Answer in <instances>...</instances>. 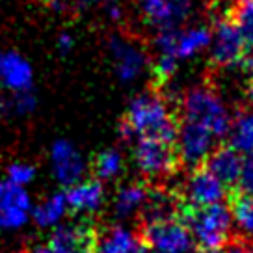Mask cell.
I'll use <instances>...</instances> for the list:
<instances>
[{
	"mask_svg": "<svg viewBox=\"0 0 253 253\" xmlns=\"http://www.w3.org/2000/svg\"><path fill=\"white\" fill-rule=\"evenodd\" d=\"M119 136L125 142H136L138 138H155L175 143L179 134V123L168 106L160 91L136 95L130 101L118 126Z\"/></svg>",
	"mask_w": 253,
	"mask_h": 253,
	"instance_id": "1",
	"label": "cell"
},
{
	"mask_svg": "<svg viewBox=\"0 0 253 253\" xmlns=\"http://www.w3.org/2000/svg\"><path fill=\"white\" fill-rule=\"evenodd\" d=\"M177 218L205 253L220 252L231 242L233 216L231 209L221 203L211 207H192L181 203Z\"/></svg>",
	"mask_w": 253,
	"mask_h": 253,
	"instance_id": "2",
	"label": "cell"
},
{
	"mask_svg": "<svg viewBox=\"0 0 253 253\" xmlns=\"http://www.w3.org/2000/svg\"><path fill=\"white\" fill-rule=\"evenodd\" d=\"M181 121L201 125L216 140L227 136L233 119L221 95L212 84H199L190 87L181 99Z\"/></svg>",
	"mask_w": 253,
	"mask_h": 253,
	"instance_id": "3",
	"label": "cell"
},
{
	"mask_svg": "<svg viewBox=\"0 0 253 253\" xmlns=\"http://www.w3.org/2000/svg\"><path fill=\"white\" fill-rule=\"evenodd\" d=\"M132 155H134L136 168L149 181L169 179L181 168L179 153L173 147V143L155 140V138H138Z\"/></svg>",
	"mask_w": 253,
	"mask_h": 253,
	"instance_id": "4",
	"label": "cell"
},
{
	"mask_svg": "<svg viewBox=\"0 0 253 253\" xmlns=\"http://www.w3.org/2000/svg\"><path fill=\"white\" fill-rule=\"evenodd\" d=\"M212 43V30L205 24H198L186 30H162L157 32L153 47L157 54L171 56L177 62L190 60Z\"/></svg>",
	"mask_w": 253,
	"mask_h": 253,
	"instance_id": "5",
	"label": "cell"
},
{
	"mask_svg": "<svg viewBox=\"0 0 253 253\" xmlns=\"http://www.w3.org/2000/svg\"><path fill=\"white\" fill-rule=\"evenodd\" d=\"M246 52V41L233 15L216 19L211 43V65L214 69H242Z\"/></svg>",
	"mask_w": 253,
	"mask_h": 253,
	"instance_id": "6",
	"label": "cell"
},
{
	"mask_svg": "<svg viewBox=\"0 0 253 253\" xmlns=\"http://www.w3.org/2000/svg\"><path fill=\"white\" fill-rule=\"evenodd\" d=\"M106 50L114 65V71L121 82L138 80L149 67V56L145 48L126 34L121 32L110 34L106 40Z\"/></svg>",
	"mask_w": 253,
	"mask_h": 253,
	"instance_id": "7",
	"label": "cell"
},
{
	"mask_svg": "<svg viewBox=\"0 0 253 253\" xmlns=\"http://www.w3.org/2000/svg\"><path fill=\"white\" fill-rule=\"evenodd\" d=\"M142 244L155 253H192V235L179 220L157 221L140 227Z\"/></svg>",
	"mask_w": 253,
	"mask_h": 253,
	"instance_id": "8",
	"label": "cell"
},
{
	"mask_svg": "<svg viewBox=\"0 0 253 253\" xmlns=\"http://www.w3.org/2000/svg\"><path fill=\"white\" fill-rule=\"evenodd\" d=\"M218 142L207 128L201 125L179 121V134H177V153L182 166L186 168H201L203 162L211 157L214 151V143Z\"/></svg>",
	"mask_w": 253,
	"mask_h": 253,
	"instance_id": "9",
	"label": "cell"
},
{
	"mask_svg": "<svg viewBox=\"0 0 253 253\" xmlns=\"http://www.w3.org/2000/svg\"><path fill=\"white\" fill-rule=\"evenodd\" d=\"M32 198L26 188L0 179V231H17L32 218Z\"/></svg>",
	"mask_w": 253,
	"mask_h": 253,
	"instance_id": "10",
	"label": "cell"
},
{
	"mask_svg": "<svg viewBox=\"0 0 253 253\" xmlns=\"http://www.w3.org/2000/svg\"><path fill=\"white\" fill-rule=\"evenodd\" d=\"M50 168L56 181L69 188L84 181L87 164L82 153L69 140H56L50 147Z\"/></svg>",
	"mask_w": 253,
	"mask_h": 253,
	"instance_id": "11",
	"label": "cell"
},
{
	"mask_svg": "<svg viewBox=\"0 0 253 253\" xmlns=\"http://www.w3.org/2000/svg\"><path fill=\"white\" fill-rule=\"evenodd\" d=\"M182 203L192 207H211L218 205L223 196L225 188L207 168H196L186 177V181L181 188Z\"/></svg>",
	"mask_w": 253,
	"mask_h": 253,
	"instance_id": "12",
	"label": "cell"
},
{
	"mask_svg": "<svg viewBox=\"0 0 253 253\" xmlns=\"http://www.w3.org/2000/svg\"><path fill=\"white\" fill-rule=\"evenodd\" d=\"M0 86L9 93L34 89V67L15 50H0Z\"/></svg>",
	"mask_w": 253,
	"mask_h": 253,
	"instance_id": "13",
	"label": "cell"
},
{
	"mask_svg": "<svg viewBox=\"0 0 253 253\" xmlns=\"http://www.w3.org/2000/svg\"><path fill=\"white\" fill-rule=\"evenodd\" d=\"M65 201L73 214H93L97 212L104 203L106 190L104 184L97 179H86L77 184H73L63 192Z\"/></svg>",
	"mask_w": 253,
	"mask_h": 253,
	"instance_id": "14",
	"label": "cell"
},
{
	"mask_svg": "<svg viewBox=\"0 0 253 253\" xmlns=\"http://www.w3.org/2000/svg\"><path fill=\"white\" fill-rule=\"evenodd\" d=\"M244 158L240 153L227 147H218L207 158V169L223 184V186H238L240 173H242Z\"/></svg>",
	"mask_w": 253,
	"mask_h": 253,
	"instance_id": "15",
	"label": "cell"
},
{
	"mask_svg": "<svg viewBox=\"0 0 253 253\" xmlns=\"http://www.w3.org/2000/svg\"><path fill=\"white\" fill-rule=\"evenodd\" d=\"M149 188L145 182H128L119 186L114 198V214L119 220L132 218L136 212H142L143 205L149 196Z\"/></svg>",
	"mask_w": 253,
	"mask_h": 253,
	"instance_id": "16",
	"label": "cell"
},
{
	"mask_svg": "<svg viewBox=\"0 0 253 253\" xmlns=\"http://www.w3.org/2000/svg\"><path fill=\"white\" fill-rule=\"evenodd\" d=\"M67 212H69V207L65 201V194L54 192V194H50L48 198H45L41 203L34 207L32 220L36 221V225L41 229H54L62 223Z\"/></svg>",
	"mask_w": 253,
	"mask_h": 253,
	"instance_id": "17",
	"label": "cell"
},
{
	"mask_svg": "<svg viewBox=\"0 0 253 253\" xmlns=\"http://www.w3.org/2000/svg\"><path fill=\"white\" fill-rule=\"evenodd\" d=\"M231 216L240 233V240L253 244V196H244L238 190H231Z\"/></svg>",
	"mask_w": 253,
	"mask_h": 253,
	"instance_id": "18",
	"label": "cell"
},
{
	"mask_svg": "<svg viewBox=\"0 0 253 253\" xmlns=\"http://www.w3.org/2000/svg\"><path fill=\"white\" fill-rule=\"evenodd\" d=\"M229 147L240 155L253 153V114L238 110L237 116L231 119L229 126Z\"/></svg>",
	"mask_w": 253,
	"mask_h": 253,
	"instance_id": "19",
	"label": "cell"
},
{
	"mask_svg": "<svg viewBox=\"0 0 253 253\" xmlns=\"http://www.w3.org/2000/svg\"><path fill=\"white\" fill-rule=\"evenodd\" d=\"M138 9H140V17L143 19V23L157 32L177 28L166 0H138Z\"/></svg>",
	"mask_w": 253,
	"mask_h": 253,
	"instance_id": "20",
	"label": "cell"
},
{
	"mask_svg": "<svg viewBox=\"0 0 253 253\" xmlns=\"http://www.w3.org/2000/svg\"><path fill=\"white\" fill-rule=\"evenodd\" d=\"M142 240L132 235L125 227H112L104 235L101 246L97 248L99 253H138L142 248Z\"/></svg>",
	"mask_w": 253,
	"mask_h": 253,
	"instance_id": "21",
	"label": "cell"
},
{
	"mask_svg": "<svg viewBox=\"0 0 253 253\" xmlns=\"http://www.w3.org/2000/svg\"><path fill=\"white\" fill-rule=\"evenodd\" d=\"M91 169H93V175L97 181L101 182L116 181L119 175L123 173V169H125V158L121 155V151L118 149L101 151L93 158Z\"/></svg>",
	"mask_w": 253,
	"mask_h": 253,
	"instance_id": "22",
	"label": "cell"
},
{
	"mask_svg": "<svg viewBox=\"0 0 253 253\" xmlns=\"http://www.w3.org/2000/svg\"><path fill=\"white\" fill-rule=\"evenodd\" d=\"M237 26L240 28V34L246 41V56L253 58V2H242L238 4L235 11L231 13Z\"/></svg>",
	"mask_w": 253,
	"mask_h": 253,
	"instance_id": "23",
	"label": "cell"
},
{
	"mask_svg": "<svg viewBox=\"0 0 253 253\" xmlns=\"http://www.w3.org/2000/svg\"><path fill=\"white\" fill-rule=\"evenodd\" d=\"M38 104V99L32 91H21V93H9L8 97L2 99L0 103V110L4 114H15V116H28L34 112Z\"/></svg>",
	"mask_w": 253,
	"mask_h": 253,
	"instance_id": "24",
	"label": "cell"
},
{
	"mask_svg": "<svg viewBox=\"0 0 253 253\" xmlns=\"http://www.w3.org/2000/svg\"><path fill=\"white\" fill-rule=\"evenodd\" d=\"M6 179L17 186L26 188L36 179V166H32L28 162H13L6 168Z\"/></svg>",
	"mask_w": 253,
	"mask_h": 253,
	"instance_id": "25",
	"label": "cell"
},
{
	"mask_svg": "<svg viewBox=\"0 0 253 253\" xmlns=\"http://www.w3.org/2000/svg\"><path fill=\"white\" fill-rule=\"evenodd\" d=\"M166 4L168 8H169V11H171L175 26L179 28V26H182L190 17L194 15L198 0H166Z\"/></svg>",
	"mask_w": 253,
	"mask_h": 253,
	"instance_id": "26",
	"label": "cell"
},
{
	"mask_svg": "<svg viewBox=\"0 0 253 253\" xmlns=\"http://www.w3.org/2000/svg\"><path fill=\"white\" fill-rule=\"evenodd\" d=\"M238 192L244 196H253V153L246 155L242 162V173L238 181Z\"/></svg>",
	"mask_w": 253,
	"mask_h": 253,
	"instance_id": "27",
	"label": "cell"
},
{
	"mask_svg": "<svg viewBox=\"0 0 253 253\" xmlns=\"http://www.w3.org/2000/svg\"><path fill=\"white\" fill-rule=\"evenodd\" d=\"M103 0H48L50 8L54 11H69V9H84L87 6H93V4H101Z\"/></svg>",
	"mask_w": 253,
	"mask_h": 253,
	"instance_id": "28",
	"label": "cell"
},
{
	"mask_svg": "<svg viewBox=\"0 0 253 253\" xmlns=\"http://www.w3.org/2000/svg\"><path fill=\"white\" fill-rule=\"evenodd\" d=\"M56 48L60 50V54L67 56L75 48V36L69 34V32H62L56 40Z\"/></svg>",
	"mask_w": 253,
	"mask_h": 253,
	"instance_id": "29",
	"label": "cell"
},
{
	"mask_svg": "<svg viewBox=\"0 0 253 253\" xmlns=\"http://www.w3.org/2000/svg\"><path fill=\"white\" fill-rule=\"evenodd\" d=\"M223 253H253V244H248L244 240H240V238H235V240H231L229 244L225 246Z\"/></svg>",
	"mask_w": 253,
	"mask_h": 253,
	"instance_id": "30",
	"label": "cell"
},
{
	"mask_svg": "<svg viewBox=\"0 0 253 253\" xmlns=\"http://www.w3.org/2000/svg\"><path fill=\"white\" fill-rule=\"evenodd\" d=\"M30 253H54V252L50 250L48 244H40V246H36V248H32Z\"/></svg>",
	"mask_w": 253,
	"mask_h": 253,
	"instance_id": "31",
	"label": "cell"
},
{
	"mask_svg": "<svg viewBox=\"0 0 253 253\" xmlns=\"http://www.w3.org/2000/svg\"><path fill=\"white\" fill-rule=\"evenodd\" d=\"M248 97H250V101H252V104H253V79H252V82H250V89H248Z\"/></svg>",
	"mask_w": 253,
	"mask_h": 253,
	"instance_id": "32",
	"label": "cell"
},
{
	"mask_svg": "<svg viewBox=\"0 0 253 253\" xmlns=\"http://www.w3.org/2000/svg\"><path fill=\"white\" fill-rule=\"evenodd\" d=\"M138 253H151L149 250H147V248H145V246H142V248H140V252Z\"/></svg>",
	"mask_w": 253,
	"mask_h": 253,
	"instance_id": "33",
	"label": "cell"
},
{
	"mask_svg": "<svg viewBox=\"0 0 253 253\" xmlns=\"http://www.w3.org/2000/svg\"><path fill=\"white\" fill-rule=\"evenodd\" d=\"M242 2H253V0H242Z\"/></svg>",
	"mask_w": 253,
	"mask_h": 253,
	"instance_id": "34",
	"label": "cell"
},
{
	"mask_svg": "<svg viewBox=\"0 0 253 253\" xmlns=\"http://www.w3.org/2000/svg\"><path fill=\"white\" fill-rule=\"evenodd\" d=\"M212 253H223V252H221V250H220V252H212Z\"/></svg>",
	"mask_w": 253,
	"mask_h": 253,
	"instance_id": "35",
	"label": "cell"
},
{
	"mask_svg": "<svg viewBox=\"0 0 253 253\" xmlns=\"http://www.w3.org/2000/svg\"><path fill=\"white\" fill-rule=\"evenodd\" d=\"M93 253H99V252H97V250H95V252H93Z\"/></svg>",
	"mask_w": 253,
	"mask_h": 253,
	"instance_id": "36",
	"label": "cell"
}]
</instances>
